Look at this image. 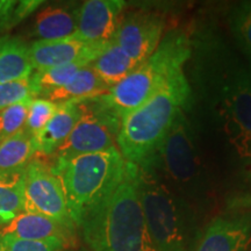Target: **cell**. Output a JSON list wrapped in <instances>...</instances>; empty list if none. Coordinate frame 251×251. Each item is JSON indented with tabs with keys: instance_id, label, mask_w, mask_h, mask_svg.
Returning a JSON list of instances; mask_svg holds the SVG:
<instances>
[{
	"instance_id": "obj_1",
	"label": "cell",
	"mask_w": 251,
	"mask_h": 251,
	"mask_svg": "<svg viewBox=\"0 0 251 251\" xmlns=\"http://www.w3.org/2000/svg\"><path fill=\"white\" fill-rule=\"evenodd\" d=\"M139 172V165L126 163L121 183L81 224L91 251H157L141 206Z\"/></svg>"
},
{
	"instance_id": "obj_2",
	"label": "cell",
	"mask_w": 251,
	"mask_h": 251,
	"mask_svg": "<svg viewBox=\"0 0 251 251\" xmlns=\"http://www.w3.org/2000/svg\"><path fill=\"white\" fill-rule=\"evenodd\" d=\"M126 163L117 147L52 158L50 166L61 181L69 214L77 228L121 183Z\"/></svg>"
},
{
	"instance_id": "obj_3",
	"label": "cell",
	"mask_w": 251,
	"mask_h": 251,
	"mask_svg": "<svg viewBox=\"0 0 251 251\" xmlns=\"http://www.w3.org/2000/svg\"><path fill=\"white\" fill-rule=\"evenodd\" d=\"M190 96V85L181 72L122 118L117 148L126 162L139 165L155 150L183 111Z\"/></svg>"
},
{
	"instance_id": "obj_4",
	"label": "cell",
	"mask_w": 251,
	"mask_h": 251,
	"mask_svg": "<svg viewBox=\"0 0 251 251\" xmlns=\"http://www.w3.org/2000/svg\"><path fill=\"white\" fill-rule=\"evenodd\" d=\"M191 56V42L183 31H169L156 51L117 85L102 94L107 105L122 118L153 94L172 78L184 72Z\"/></svg>"
},
{
	"instance_id": "obj_5",
	"label": "cell",
	"mask_w": 251,
	"mask_h": 251,
	"mask_svg": "<svg viewBox=\"0 0 251 251\" xmlns=\"http://www.w3.org/2000/svg\"><path fill=\"white\" fill-rule=\"evenodd\" d=\"M139 168L151 174L170 190H188L202 183L203 170L198 142L183 111Z\"/></svg>"
},
{
	"instance_id": "obj_6",
	"label": "cell",
	"mask_w": 251,
	"mask_h": 251,
	"mask_svg": "<svg viewBox=\"0 0 251 251\" xmlns=\"http://www.w3.org/2000/svg\"><path fill=\"white\" fill-rule=\"evenodd\" d=\"M140 169V168H139ZM140 201L147 228L157 251H188L187 209L174 191L140 169Z\"/></svg>"
},
{
	"instance_id": "obj_7",
	"label": "cell",
	"mask_w": 251,
	"mask_h": 251,
	"mask_svg": "<svg viewBox=\"0 0 251 251\" xmlns=\"http://www.w3.org/2000/svg\"><path fill=\"white\" fill-rule=\"evenodd\" d=\"M80 107V119L52 158L100 152L117 147L121 119L107 105L102 94L81 99Z\"/></svg>"
},
{
	"instance_id": "obj_8",
	"label": "cell",
	"mask_w": 251,
	"mask_h": 251,
	"mask_svg": "<svg viewBox=\"0 0 251 251\" xmlns=\"http://www.w3.org/2000/svg\"><path fill=\"white\" fill-rule=\"evenodd\" d=\"M24 212L47 216L75 230L77 228L69 214L61 181L50 163L39 155L25 170Z\"/></svg>"
},
{
	"instance_id": "obj_9",
	"label": "cell",
	"mask_w": 251,
	"mask_h": 251,
	"mask_svg": "<svg viewBox=\"0 0 251 251\" xmlns=\"http://www.w3.org/2000/svg\"><path fill=\"white\" fill-rule=\"evenodd\" d=\"M222 115L226 134L235 151L251 169V94L238 71L222 91Z\"/></svg>"
},
{
	"instance_id": "obj_10",
	"label": "cell",
	"mask_w": 251,
	"mask_h": 251,
	"mask_svg": "<svg viewBox=\"0 0 251 251\" xmlns=\"http://www.w3.org/2000/svg\"><path fill=\"white\" fill-rule=\"evenodd\" d=\"M164 26L161 14L149 11L130 12L122 17L112 42L140 65L158 48Z\"/></svg>"
},
{
	"instance_id": "obj_11",
	"label": "cell",
	"mask_w": 251,
	"mask_h": 251,
	"mask_svg": "<svg viewBox=\"0 0 251 251\" xmlns=\"http://www.w3.org/2000/svg\"><path fill=\"white\" fill-rule=\"evenodd\" d=\"M108 45L87 42L75 34L59 40L35 41L29 46V54L34 70L42 71L74 62L92 63Z\"/></svg>"
},
{
	"instance_id": "obj_12",
	"label": "cell",
	"mask_w": 251,
	"mask_h": 251,
	"mask_svg": "<svg viewBox=\"0 0 251 251\" xmlns=\"http://www.w3.org/2000/svg\"><path fill=\"white\" fill-rule=\"evenodd\" d=\"M251 244V213L216 216L192 251H248Z\"/></svg>"
},
{
	"instance_id": "obj_13",
	"label": "cell",
	"mask_w": 251,
	"mask_h": 251,
	"mask_svg": "<svg viewBox=\"0 0 251 251\" xmlns=\"http://www.w3.org/2000/svg\"><path fill=\"white\" fill-rule=\"evenodd\" d=\"M122 0H87L79 6L76 35L91 43L113 41L124 14Z\"/></svg>"
},
{
	"instance_id": "obj_14",
	"label": "cell",
	"mask_w": 251,
	"mask_h": 251,
	"mask_svg": "<svg viewBox=\"0 0 251 251\" xmlns=\"http://www.w3.org/2000/svg\"><path fill=\"white\" fill-rule=\"evenodd\" d=\"M75 229L47 218V216L23 212L5 227L0 228L1 236H11L27 241H46L57 238L71 247L75 244Z\"/></svg>"
},
{
	"instance_id": "obj_15",
	"label": "cell",
	"mask_w": 251,
	"mask_h": 251,
	"mask_svg": "<svg viewBox=\"0 0 251 251\" xmlns=\"http://www.w3.org/2000/svg\"><path fill=\"white\" fill-rule=\"evenodd\" d=\"M81 115L80 100L58 103V108L49 124L34 136L36 155L51 157L67 141Z\"/></svg>"
},
{
	"instance_id": "obj_16",
	"label": "cell",
	"mask_w": 251,
	"mask_h": 251,
	"mask_svg": "<svg viewBox=\"0 0 251 251\" xmlns=\"http://www.w3.org/2000/svg\"><path fill=\"white\" fill-rule=\"evenodd\" d=\"M79 6L49 5L36 14L33 23L31 35L37 41L59 40L75 35Z\"/></svg>"
},
{
	"instance_id": "obj_17",
	"label": "cell",
	"mask_w": 251,
	"mask_h": 251,
	"mask_svg": "<svg viewBox=\"0 0 251 251\" xmlns=\"http://www.w3.org/2000/svg\"><path fill=\"white\" fill-rule=\"evenodd\" d=\"M29 46L20 37H0V83L21 80L34 74Z\"/></svg>"
},
{
	"instance_id": "obj_18",
	"label": "cell",
	"mask_w": 251,
	"mask_h": 251,
	"mask_svg": "<svg viewBox=\"0 0 251 251\" xmlns=\"http://www.w3.org/2000/svg\"><path fill=\"white\" fill-rule=\"evenodd\" d=\"M35 156L34 136L23 128L0 144V178L23 174Z\"/></svg>"
},
{
	"instance_id": "obj_19",
	"label": "cell",
	"mask_w": 251,
	"mask_h": 251,
	"mask_svg": "<svg viewBox=\"0 0 251 251\" xmlns=\"http://www.w3.org/2000/svg\"><path fill=\"white\" fill-rule=\"evenodd\" d=\"M108 90V87L97 76L91 64H89L78 71L65 85L54 90L43 98L55 103H62L101 96Z\"/></svg>"
},
{
	"instance_id": "obj_20",
	"label": "cell",
	"mask_w": 251,
	"mask_h": 251,
	"mask_svg": "<svg viewBox=\"0 0 251 251\" xmlns=\"http://www.w3.org/2000/svg\"><path fill=\"white\" fill-rule=\"evenodd\" d=\"M91 67L102 83L111 89L125 79L139 65L120 47L111 42L102 50L101 54L91 63Z\"/></svg>"
},
{
	"instance_id": "obj_21",
	"label": "cell",
	"mask_w": 251,
	"mask_h": 251,
	"mask_svg": "<svg viewBox=\"0 0 251 251\" xmlns=\"http://www.w3.org/2000/svg\"><path fill=\"white\" fill-rule=\"evenodd\" d=\"M25 172L0 178V227L24 212Z\"/></svg>"
},
{
	"instance_id": "obj_22",
	"label": "cell",
	"mask_w": 251,
	"mask_h": 251,
	"mask_svg": "<svg viewBox=\"0 0 251 251\" xmlns=\"http://www.w3.org/2000/svg\"><path fill=\"white\" fill-rule=\"evenodd\" d=\"M91 64L89 61H79L50 68L42 71H34L31 75L39 91V98H43L47 94L57 90L68 83L78 71Z\"/></svg>"
},
{
	"instance_id": "obj_23",
	"label": "cell",
	"mask_w": 251,
	"mask_h": 251,
	"mask_svg": "<svg viewBox=\"0 0 251 251\" xmlns=\"http://www.w3.org/2000/svg\"><path fill=\"white\" fill-rule=\"evenodd\" d=\"M229 25L238 47L249 59L251 70V1L241 2L233 9Z\"/></svg>"
},
{
	"instance_id": "obj_24",
	"label": "cell",
	"mask_w": 251,
	"mask_h": 251,
	"mask_svg": "<svg viewBox=\"0 0 251 251\" xmlns=\"http://www.w3.org/2000/svg\"><path fill=\"white\" fill-rule=\"evenodd\" d=\"M35 98H39V91L31 76L26 79L0 83V111Z\"/></svg>"
},
{
	"instance_id": "obj_25",
	"label": "cell",
	"mask_w": 251,
	"mask_h": 251,
	"mask_svg": "<svg viewBox=\"0 0 251 251\" xmlns=\"http://www.w3.org/2000/svg\"><path fill=\"white\" fill-rule=\"evenodd\" d=\"M58 108V103H55L45 98H35L29 103L27 118L24 128L33 136L39 134L49 121L51 120Z\"/></svg>"
},
{
	"instance_id": "obj_26",
	"label": "cell",
	"mask_w": 251,
	"mask_h": 251,
	"mask_svg": "<svg viewBox=\"0 0 251 251\" xmlns=\"http://www.w3.org/2000/svg\"><path fill=\"white\" fill-rule=\"evenodd\" d=\"M31 100L0 111V144L23 129Z\"/></svg>"
},
{
	"instance_id": "obj_27",
	"label": "cell",
	"mask_w": 251,
	"mask_h": 251,
	"mask_svg": "<svg viewBox=\"0 0 251 251\" xmlns=\"http://www.w3.org/2000/svg\"><path fill=\"white\" fill-rule=\"evenodd\" d=\"M70 244L57 238L46 241H27L11 236H1V251H65Z\"/></svg>"
},
{
	"instance_id": "obj_28",
	"label": "cell",
	"mask_w": 251,
	"mask_h": 251,
	"mask_svg": "<svg viewBox=\"0 0 251 251\" xmlns=\"http://www.w3.org/2000/svg\"><path fill=\"white\" fill-rule=\"evenodd\" d=\"M42 4H45V1H40V0H21V1H18L13 9V13H12L9 29L29 17L30 14H33Z\"/></svg>"
},
{
	"instance_id": "obj_29",
	"label": "cell",
	"mask_w": 251,
	"mask_h": 251,
	"mask_svg": "<svg viewBox=\"0 0 251 251\" xmlns=\"http://www.w3.org/2000/svg\"><path fill=\"white\" fill-rule=\"evenodd\" d=\"M17 0H0V30H8Z\"/></svg>"
},
{
	"instance_id": "obj_30",
	"label": "cell",
	"mask_w": 251,
	"mask_h": 251,
	"mask_svg": "<svg viewBox=\"0 0 251 251\" xmlns=\"http://www.w3.org/2000/svg\"><path fill=\"white\" fill-rule=\"evenodd\" d=\"M243 80L246 83V86L249 93L251 94V70H242Z\"/></svg>"
},
{
	"instance_id": "obj_31",
	"label": "cell",
	"mask_w": 251,
	"mask_h": 251,
	"mask_svg": "<svg viewBox=\"0 0 251 251\" xmlns=\"http://www.w3.org/2000/svg\"><path fill=\"white\" fill-rule=\"evenodd\" d=\"M0 251H1V235H0Z\"/></svg>"
},
{
	"instance_id": "obj_32",
	"label": "cell",
	"mask_w": 251,
	"mask_h": 251,
	"mask_svg": "<svg viewBox=\"0 0 251 251\" xmlns=\"http://www.w3.org/2000/svg\"><path fill=\"white\" fill-rule=\"evenodd\" d=\"M65 251H67V250H65Z\"/></svg>"
}]
</instances>
